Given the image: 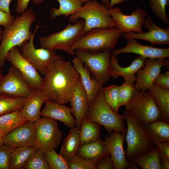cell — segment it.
Listing matches in <instances>:
<instances>
[{"mask_svg": "<svg viewBox=\"0 0 169 169\" xmlns=\"http://www.w3.org/2000/svg\"><path fill=\"white\" fill-rule=\"evenodd\" d=\"M44 75L42 89L47 100L62 105L69 102L80 78L71 62L64 59L56 60Z\"/></svg>", "mask_w": 169, "mask_h": 169, "instance_id": "obj_1", "label": "cell"}, {"mask_svg": "<svg viewBox=\"0 0 169 169\" xmlns=\"http://www.w3.org/2000/svg\"><path fill=\"white\" fill-rule=\"evenodd\" d=\"M21 14L3 31L0 44V68L4 67L5 57L9 51L15 47H21L24 42L30 39L32 33L30 27L36 19L33 9L27 8Z\"/></svg>", "mask_w": 169, "mask_h": 169, "instance_id": "obj_2", "label": "cell"}, {"mask_svg": "<svg viewBox=\"0 0 169 169\" xmlns=\"http://www.w3.org/2000/svg\"><path fill=\"white\" fill-rule=\"evenodd\" d=\"M123 33L115 27L94 28L81 37L70 48L69 54L77 50L97 53L114 49Z\"/></svg>", "mask_w": 169, "mask_h": 169, "instance_id": "obj_3", "label": "cell"}, {"mask_svg": "<svg viewBox=\"0 0 169 169\" xmlns=\"http://www.w3.org/2000/svg\"><path fill=\"white\" fill-rule=\"evenodd\" d=\"M85 119L103 126L110 134L114 131L126 134L125 116L114 111L107 103L102 86L89 106Z\"/></svg>", "mask_w": 169, "mask_h": 169, "instance_id": "obj_4", "label": "cell"}, {"mask_svg": "<svg viewBox=\"0 0 169 169\" xmlns=\"http://www.w3.org/2000/svg\"><path fill=\"white\" fill-rule=\"evenodd\" d=\"M83 5L69 17L74 23L79 19H84L85 33L94 28L115 27L116 25L107 9L103 4L96 0L85 2Z\"/></svg>", "mask_w": 169, "mask_h": 169, "instance_id": "obj_5", "label": "cell"}, {"mask_svg": "<svg viewBox=\"0 0 169 169\" xmlns=\"http://www.w3.org/2000/svg\"><path fill=\"white\" fill-rule=\"evenodd\" d=\"M124 115L127 126L124 138L127 144L125 151L127 159L135 158L155 148L156 146L146 136L142 124L125 110Z\"/></svg>", "mask_w": 169, "mask_h": 169, "instance_id": "obj_6", "label": "cell"}, {"mask_svg": "<svg viewBox=\"0 0 169 169\" xmlns=\"http://www.w3.org/2000/svg\"><path fill=\"white\" fill-rule=\"evenodd\" d=\"M71 24L69 23L62 30L39 38L40 47L53 50H58L69 53L72 45L85 34L84 22L80 19Z\"/></svg>", "mask_w": 169, "mask_h": 169, "instance_id": "obj_7", "label": "cell"}, {"mask_svg": "<svg viewBox=\"0 0 169 169\" xmlns=\"http://www.w3.org/2000/svg\"><path fill=\"white\" fill-rule=\"evenodd\" d=\"M124 106L125 110L142 124L162 120L160 111L153 97L148 91H136Z\"/></svg>", "mask_w": 169, "mask_h": 169, "instance_id": "obj_8", "label": "cell"}, {"mask_svg": "<svg viewBox=\"0 0 169 169\" xmlns=\"http://www.w3.org/2000/svg\"><path fill=\"white\" fill-rule=\"evenodd\" d=\"M36 149L43 153L58 148L62 141L63 133L57 120L43 116L34 122Z\"/></svg>", "mask_w": 169, "mask_h": 169, "instance_id": "obj_9", "label": "cell"}, {"mask_svg": "<svg viewBox=\"0 0 169 169\" xmlns=\"http://www.w3.org/2000/svg\"><path fill=\"white\" fill-rule=\"evenodd\" d=\"M74 52L75 55L100 84L102 85L110 80L111 78L110 50L92 53L77 50Z\"/></svg>", "mask_w": 169, "mask_h": 169, "instance_id": "obj_10", "label": "cell"}, {"mask_svg": "<svg viewBox=\"0 0 169 169\" xmlns=\"http://www.w3.org/2000/svg\"><path fill=\"white\" fill-rule=\"evenodd\" d=\"M43 26L37 23L30 39L24 42L21 49L23 56L42 75H44L47 68L54 62L64 59L56 54L55 50L43 48L36 49L34 40L37 30Z\"/></svg>", "mask_w": 169, "mask_h": 169, "instance_id": "obj_11", "label": "cell"}, {"mask_svg": "<svg viewBox=\"0 0 169 169\" xmlns=\"http://www.w3.org/2000/svg\"><path fill=\"white\" fill-rule=\"evenodd\" d=\"M5 60L17 68L33 91L42 89L43 78L23 56L19 47H15L11 49L6 55Z\"/></svg>", "mask_w": 169, "mask_h": 169, "instance_id": "obj_12", "label": "cell"}, {"mask_svg": "<svg viewBox=\"0 0 169 169\" xmlns=\"http://www.w3.org/2000/svg\"><path fill=\"white\" fill-rule=\"evenodd\" d=\"M108 11L116 25V28L123 33L130 32L140 33L147 15L141 8H138L130 15L123 14L120 8H110Z\"/></svg>", "mask_w": 169, "mask_h": 169, "instance_id": "obj_13", "label": "cell"}, {"mask_svg": "<svg viewBox=\"0 0 169 169\" xmlns=\"http://www.w3.org/2000/svg\"><path fill=\"white\" fill-rule=\"evenodd\" d=\"M33 91L18 70L12 65L7 74L0 80V93L27 98Z\"/></svg>", "mask_w": 169, "mask_h": 169, "instance_id": "obj_14", "label": "cell"}, {"mask_svg": "<svg viewBox=\"0 0 169 169\" xmlns=\"http://www.w3.org/2000/svg\"><path fill=\"white\" fill-rule=\"evenodd\" d=\"M169 66L166 58L146 59L145 66L140 69L136 76L135 87L136 91H146L152 85L154 81L161 71L162 67Z\"/></svg>", "mask_w": 169, "mask_h": 169, "instance_id": "obj_15", "label": "cell"}, {"mask_svg": "<svg viewBox=\"0 0 169 169\" xmlns=\"http://www.w3.org/2000/svg\"><path fill=\"white\" fill-rule=\"evenodd\" d=\"M143 26L147 30L146 32L140 33L130 32L123 33L126 39H141L149 42L152 45L169 44V28H161L153 22L148 15L145 19Z\"/></svg>", "mask_w": 169, "mask_h": 169, "instance_id": "obj_16", "label": "cell"}, {"mask_svg": "<svg viewBox=\"0 0 169 169\" xmlns=\"http://www.w3.org/2000/svg\"><path fill=\"white\" fill-rule=\"evenodd\" d=\"M3 144L15 148L22 147H34L35 131L34 123L27 120L3 137Z\"/></svg>", "mask_w": 169, "mask_h": 169, "instance_id": "obj_17", "label": "cell"}, {"mask_svg": "<svg viewBox=\"0 0 169 169\" xmlns=\"http://www.w3.org/2000/svg\"><path fill=\"white\" fill-rule=\"evenodd\" d=\"M125 134L114 131L105 137L104 142L113 160L115 169H127L126 158L123 143Z\"/></svg>", "mask_w": 169, "mask_h": 169, "instance_id": "obj_18", "label": "cell"}, {"mask_svg": "<svg viewBox=\"0 0 169 169\" xmlns=\"http://www.w3.org/2000/svg\"><path fill=\"white\" fill-rule=\"evenodd\" d=\"M125 47L113 50L112 54L116 56L121 54L130 53L139 54L146 59H159L169 57V48L154 47L141 44L135 39H126Z\"/></svg>", "mask_w": 169, "mask_h": 169, "instance_id": "obj_19", "label": "cell"}, {"mask_svg": "<svg viewBox=\"0 0 169 169\" xmlns=\"http://www.w3.org/2000/svg\"><path fill=\"white\" fill-rule=\"evenodd\" d=\"M146 59V58L145 57L138 56L128 66L123 67L119 64L118 60L116 56L111 54V77L116 79L120 76H121L124 78L125 81L134 84L136 80V76L135 75L144 67Z\"/></svg>", "mask_w": 169, "mask_h": 169, "instance_id": "obj_20", "label": "cell"}, {"mask_svg": "<svg viewBox=\"0 0 169 169\" xmlns=\"http://www.w3.org/2000/svg\"><path fill=\"white\" fill-rule=\"evenodd\" d=\"M44 103V108L40 111V116L60 121L68 128L76 126V120L72 115L73 110L71 107L48 100Z\"/></svg>", "mask_w": 169, "mask_h": 169, "instance_id": "obj_21", "label": "cell"}, {"mask_svg": "<svg viewBox=\"0 0 169 169\" xmlns=\"http://www.w3.org/2000/svg\"><path fill=\"white\" fill-rule=\"evenodd\" d=\"M69 102L76 120V127L80 129L81 122L85 118L89 107L87 95L80 78Z\"/></svg>", "mask_w": 169, "mask_h": 169, "instance_id": "obj_22", "label": "cell"}, {"mask_svg": "<svg viewBox=\"0 0 169 169\" xmlns=\"http://www.w3.org/2000/svg\"><path fill=\"white\" fill-rule=\"evenodd\" d=\"M72 61L73 67L80 75L82 85L87 95L89 106L96 97L102 85L94 77H90L89 71L77 56L74 57Z\"/></svg>", "mask_w": 169, "mask_h": 169, "instance_id": "obj_23", "label": "cell"}, {"mask_svg": "<svg viewBox=\"0 0 169 169\" xmlns=\"http://www.w3.org/2000/svg\"><path fill=\"white\" fill-rule=\"evenodd\" d=\"M46 100L42 89L33 91L19 110L20 113L27 120L34 122L40 118L41 107Z\"/></svg>", "mask_w": 169, "mask_h": 169, "instance_id": "obj_24", "label": "cell"}, {"mask_svg": "<svg viewBox=\"0 0 169 169\" xmlns=\"http://www.w3.org/2000/svg\"><path fill=\"white\" fill-rule=\"evenodd\" d=\"M142 125L146 136L156 146L169 142V123L159 120Z\"/></svg>", "mask_w": 169, "mask_h": 169, "instance_id": "obj_25", "label": "cell"}, {"mask_svg": "<svg viewBox=\"0 0 169 169\" xmlns=\"http://www.w3.org/2000/svg\"><path fill=\"white\" fill-rule=\"evenodd\" d=\"M110 154L101 138L91 143L79 146L76 155L95 163L101 157Z\"/></svg>", "mask_w": 169, "mask_h": 169, "instance_id": "obj_26", "label": "cell"}, {"mask_svg": "<svg viewBox=\"0 0 169 169\" xmlns=\"http://www.w3.org/2000/svg\"><path fill=\"white\" fill-rule=\"evenodd\" d=\"M147 91L153 97L160 111L162 120L169 123V90L153 84Z\"/></svg>", "mask_w": 169, "mask_h": 169, "instance_id": "obj_27", "label": "cell"}, {"mask_svg": "<svg viewBox=\"0 0 169 169\" xmlns=\"http://www.w3.org/2000/svg\"><path fill=\"white\" fill-rule=\"evenodd\" d=\"M80 144V129L75 127L72 128L64 140L59 154L67 161H70L76 155Z\"/></svg>", "mask_w": 169, "mask_h": 169, "instance_id": "obj_28", "label": "cell"}, {"mask_svg": "<svg viewBox=\"0 0 169 169\" xmlns=\"http://www.w3.org/2000/svg\"><path fill=\"white\" fill-rule=\"evenodd\" d=\"M59 7L52 8L50 10V20L54 19L61 15L67 17L73 13L81 7L83 4L80 0H57ZM33 4H40L45 0H31Z\"/></svg>", "mask_w": 169, "mask_h": 169, "instance_id": "obj_29", "label": "cell"}, {"mask_svg": "<svg viewBox=\"0 0 169 169\" xmlns=\"http://www.w3.org/2000/svg\"><path fill=\"white\" fill-rule=\"evenodd\" d=\"M127 160L136 163L142 169H160L159 151L157 146L146 153Z\"/></svg>", "mask_w": 169, "mask_h": 169, "instance_id": "obj_30", "label": "cell"}, {"mask_svg": "<svg viewBox=\"0 0 169 169\" xmlns=\"http://www.w3.org/2000/svg\"><path fill=\"white\" fill-rule=\"evenodd\" d=\"M101 126L98 124L84 119L80 128V146L94 142L101 138Z\"/></svg>", "mask_w": 169, "mask_h": 169, "instance_id": "obj_31", "label": "cell"}, {"mask_svg": "<svg viewBox=\"0 0 169 169\" xmlns=\"http://www.w3.org/2000/svg\"><path fill=\"white\" fill-rule=\"evenodd\" d=\"M27 121L19 110L0 115V130L5 136Z\"/></svg>", "mask_w": 169, "mask_h": 169, "instance_id": "obj_32", "label": "cell"}, {"mask_svg": "<svg viewBox=\"0 0 169 169\" xmlns=\"http://www.w3.org/2000/svg\"><path fill=\"white\" fill-rule=\"evenodd\" d=\"M35 147H22L14 149L10 158L9 169H22L35 151Z\"/></svg>", "mask_w": 169, "mask_h": 169, "instance_id": "obj_33", "label": "cell"}, {"mask_svg": "<svg viewBox=\"0 0 169 169\" xmlns=\"http://www.w3.org/2000/svg\"><path fill=\"white\" fill-rule=\"evenodd\" d=\"M27 99L0 93V115L20 110Z\"/></svg>", "mask_w": 169, "mask_h": 169, "instance_id": "obj_34", "label": "cell"}, {"mask_svg": "<svg viewBox=\"0 0 169 169\" xmlns=\"http://www.w3.org/2000/svg\"><path fill=\"white\" fill-rule=\"evenodd\" d=\"M50 169H70L67 161L54 149L44 153Z\"/></svg>", "mask_w": 169, "mask_h": 169, "instance_id": "obj_35", "label": "cell"}, {"mask_svg": "<svg viewBox=\"0 0 169 169\" xmlns=\"http://www.w3.org/2000/svg\"><path fill=\"white\" fill-rule=\"evenodd\" d=\"M118 87L115 84L106 87H103L105 100L110 107L115 112L118 113L119 105Z\"/></svg>", "mask_w": 169, "mask_h": 169, "instance_id": "obj_36", "label": "cell"}, {"mask_svg": "<svg viewBox=\"0 0 169 169\" xmlns=\"http://www.w3.org/2000/svg\"><path fill=\"white\" fill-rule=\"evenodd\" d=\"M23 169H50L44 153L36 149L30 156Z\"/></svg>", "mask_w": 169, "mask_h": 169, "instance_id": "obj_37", "label": "cell"}, {"mask_svg": "<svg viewBox=\"0 0 169 169\" xmlns=\"http://www.w3.org/2000/svg\"><path fill=\"white\" fill-rule=\"evenodd\" d=\"M150 6L153 13L158 18L167 24L169 21L166 11V6L169 4V0H149Z\"/></svg>", "mask_w": 169, "mask_h": 169, "instance_id": "obj_38", "label": "cell"}, {"mask_svg": "<svg viewBox=\"0 0 169 169\" xmlns=\"http://www.w3.org/2000/svg\"><path fill=\"white\" fill-rule=\"evenodd\" d=\"M119 105L120 107L125 105L132 98L136 92L134 84L125 82L118 87Z\"/></svg>", "mask_w": 169, "mask_h": 169, "instance_id": "obj_39", "label": "cell"}, {"mask_svg": "<svg viewBox=\"0 0 169 169\" xmlns=\"http://www.w3.org/2000/svg\"><path fill=\"white\" fill-rule=\"evenodd\" d=\"M67 162L70 169H96L95 162L77 155Z\"/></svg>", "mask_w": 169, "mask_h": 169, "instance_id": "obj_40", "label": "cell"}, {"mask_svg": "<svg viewBox=\"0 0 169 169\" xmlns=\"http://www.w3.org/2000/svg\"><path fill=\"white\" fill-rule=\"evenodd\" d=\"M14 149L4 144L0 145V169H9L10 158Z\"/></svg>", "mask_w": 169, "mask_h": 169, "instance_id": "obj_41", "label": "cell"}, {"mask_svg": "<svg viewBox=\"0 0 169 169\" xmlns=\"http://www.w3.org/2000/svg\"><path fill=\"white\" fill-rule=\"evenodd\" d=\"M96 169H114L112 158L110 154L99 159L95 163Z\"/></svg>", "mask_w": 169, "mask_h": 169, "instance_id": "obj_42", "label": "cell"}, {"mask_svg": "<svg viewBox=\"0 0 169 169\" xmlns=\"http://www.w3.org/2000/svg\"><path fill=\"white\" fill-rule=\"evenodd\" d=\"M153 84L169 90V71L160 73L155 79Z\"/></svg>", "mask_w": 169, "mask_h": 169, "instance_id": "obj_43", "label": "cell"}, {"mask_svg": "<svg viewBox=\"0 0 169 169\" xmlns=\"http://www.w3.org/2000/svg\"><path fill=\"white\" fill-rule=\"evenodd\" d=\"M15 18L11 14L7 13L0 10V26L4 28L10 26L14 22Z\"/></svg>", "mask_w": 169, "mask_h": 169, "instance_id": "obj_44", "label": "cell"}, {"mask_svg": "<svg viewBox=\"0 0 169 169\" xmlns=\"http://www.w3.org/2000/svg\"><path fill=\"white\" fill-rule=\"evenodd\" d=\"M156 146L159 149L160 159L169 160V142L160 143Z\"/></svg>", "mask_w": 169, "mask_h": 169, "instance_id": "obj_45", "label": "cell"}, {"mask_svg": "<svg viewBox=\"0 0 169 169\" xmlns=\"http://www.w3.org/2000/svg\"><path fill=\"white\" fill-rule=\"evenodd\" d=\"M30 0H17L15 11L19 14L24 12L27 9Z\"/></svg>", "mask_w": 169, "mask_h": 169, "instance_id": "obj_46", "label": "cell"}, {"mask_svg": "<svg viewBox=\"0 0 169 169\" xmlns=\"http://www.w3.org/2000/svg\"><path fill=\"white\" fill-rule=\"evenodd\" d=\"M12 0H0V10L10 14V4Z\"/></svg>", "mask_w": 169, "mask_h": 169, "instance_id": "obj_47", "label": "cell"}, {"mask_svg": "<svg viewBox=\"0 0 169 169\" xmlns=\"http://www.w3.org/2000/svg\"><path fill=\"white\" fill-rule=\"evenodd\" d=\"M160 169H169V160L160 159Z\"/></svg>", "mask_w": 169, "mask_h": 169, "instance_id": "obj_48", "label": "cell"}, {"mask_svg": "<svg viewBox=\"0 0 169 169\" xmlns=\"http://www.w3.org/2000/svg\"><path fill=\"white\" fill-rule=\"evenodd\" d=\"M128 161L127 168L129 169H139L140 167L136 163Z\"/></svg>", "mask_w": 169, "mask_h": 169, "instance_id": "obj_49", "label": "cell"}, {"mask_svg": "<svg viewBox=\"0 0 169 169\" xmlns=\"http://www.w3.org/2000/svg\"><path fill=\"white\" fill-rule=\"evenodd\" d=\"M126 0H110V8H113L115 5L121 3Z\"/></svg>", "mask_w": 169, "mask_h": 169, "instance_id": "obj_50", "label": "cell"}, {"mask_svg": "<svg viewBox=\"0 0 169 169\" xmlns=\"http://www.w3.org/2000/svg\"><path fill=\"white\" fill-rule=\"evenodd\" d=\"M104 4L107 9L110 8V0H102Z\"/></svg>", "mask_w": 169, "mask_h": 169, "instance_id": "obj_51", "label": "cell"}, {"mask_svg": "<svg viewBox=\"0 0 169 169\" xmlns=\"http://www.w3.org/2000/svg\"><path fill=\"white\" fill-rule=\"evenodd\" d=\"M4 136L3 132L0 130V145L3 144V139Z\"/></svg>", "mask_w": 169, "mask_h": 169, "instance_id": "obj_52", "label": "cell"}, {"mask_svg": "<svg viewBox=\"0 0 169 169\" xmlns=\"http://www.w3.org/2000/svg\"><path fill=\"white\" fill-rule=\"evenodd\" d=\"M3 31L0 27V44L1 42L3 36Z\"/></svg>", "mask_w": 169, "mask_h": 169, "instance_id": "obj_53", "label": "cell"}, {"mask_svg": "<svg viewBox=\"0 0 169 169\" xmlns=\"http://www.w3.org/2000/svg\"><path fill=\"white\" fill-rule=\"evenodd\" d=\"M3 76L2 74V71L0 68V80L3 78Z\"/></svg>", "mask_w": 169, "mask_h": 169, "instance_id": "obj_54", "label": "cell"}, {"mask_svg": "<svg viewBox=\"0 0 169 169\" xmlns=\"http://www.w3.org/2000/svg\"><path fill=\"white\" fill-rule=\"evenodd\" d=\"M84 4L85 2L90 0H80Z\"/></svg>", "mask_w": 169, "mask_h": 169, "instance_id": "obj_55", "label": "cell"}]
</instances>
